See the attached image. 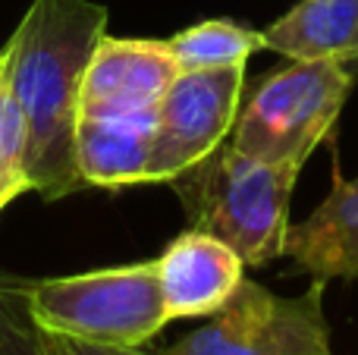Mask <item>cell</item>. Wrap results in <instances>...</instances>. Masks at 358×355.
<instances>
[{"label":"cell","mask_w":358,"mask_h":355,"mask_svg":"<svg viewBox=\"0 0 358 355\" xmlns=\"http://www.w3.org/2000/svg\"><path fill=\"white\" fill-rule=\"evenodd\" d=\"M107 35V6L92 0H31L3 57V85L22 110L31 192L48 201L85 189L76 167V123L85 69Z\"/></svg>","instance_id":"cell-1"},{"label":"cell","mask_w":358,"mask_h":355,"mask_svg":"<svg viewBox=\"0 0 358 355\" xmlns=\"http://www.w3.org/2000/svg\"><path fill=\"white\" fill-rule=\"evenodd\" d=\"M299 170L242 154L229 142L167 182L192 230L223 239L245 268L283 258Z\"/></svg>","instance_id":"cell-2"},{"label":"cell","mask_w":358,"mask_h":355,"mask_svg":"<svg viewBox=\"0 0 358 355\" xmlns=\"http://www.w3.org/2000/svg\"><path fill=\"white\" fill-rule=\"evenodd\" d=\"M352 85L349 63L283 60L239 101L227 142L248 157L302 170L334 132Z\"/></svg>","instance_id":"cell-3"},{"label":"cell","mask_w":358,"mask_h":355,"mask_svg":"<svg viewBox=\"0 0 358 355\" xmlns=\"http://www.w3.org/2000/svg\"><path fill=\"white\" fill-rule=\"evenodd\" d=\"M29 308L44 333L101 346H145L170 324L155 258L31 280Z\"/></svg>","instance_id":"cell-4"},{"label":"cell","mask_w":358,"mask_h":355,"mask_svg":"<svg viewBox=\"0 0 358 355\" xmlns=\"http://www.w3.org/2000/svg\"><path fill=\"white\" fill-rule=\"evenodd\" d=\"M324 293V280L299 296H277L242 280L201 327L157 355H334Z\"/></svg>","instance_id":"cell-5"},{"label":"cell","mask_w":358,"mask_h":355,"mask_svg":"<svg viewBox=\"0 0 358 355\" xmlns=\"http://www.w3.org/2000/svg\"><path fill=\"white\" fill-rule=\"evenodd\" d=\"M245 92V66L179 73L155 110L148 182L167 186L229 138Z\"/></svg>","instance_id":"cell-6"},{"label":"cell","mask_w":358,"mask_h":355,"mask_svg":"<svg viewBox=\"0 0 358 355\" xmlns=\"http://www.w3.org/2000/svg\"><path fill=\"white\" fill-rule=\"evenodd\" d=\"M179 75L167 41L104 35L85 69L79 117H136L155 113Z\"/></svg>","instance_id":"cell-7"},{"label":"cell","mask_w":358,"mask_h":355,"mask_svg":"<svg viewBox=\"0 0 358 355\" xmlns=\"http://www.w3.org/2000/svg\"><path fill=\"white\" fill-rule=\"evenodd\" d=\"M170 321L208 318L245 280V261L223 239L201 230L179 233L155 258Z\"/></svg>","instance_id":"cell-8"},{"label":"cell","mask_w":358,"mask_h":355,"mask_svg":"<svg viewBox=\"0 0 358 355\" xmlns=\"http://www.w3.org/2000/svg\"><path fill=\"white\" fill-rule=\"evenodd\" d=\"M283 255L311 280H358V176L336 180L311 217L289 224Z\"/></svg>","instance_id":"cell-9"},{"label":"cell","mask_w":358,"mask_h":355,"mask_svg":"<svg viewBox=\"0 0 358 355\" xmlns=\"http://www.w3.org/2000/svg\"><path fill=\"white\" fill-rule=\"evenodd\" d=\"M155 113L136 117H79L76 167L85 186L123 189L148 182Z\"/></svg>","instance_id":"cell-10"},{"label":"cell","mask_w":358,"mask_h":355,"mask_svg":"<svg viewBox=\"0 0 358 355\" xmlns=\"http://www.w3.org/2000/svg\"><path fill=\"white\" fill-rule=\"evenodd\" d=\"M264 50L283 60L358 63V0H302L261 29Z\"/></svg>","instance_id":"cell-11"},{"label":"cell","mask_w":358,"mask_h":355,"mask_svg":"<svg viewBox=\"0 0 358 355\" xmlns=\"http://www.w3.org/2000/svg\"><path fill=\"white\" fill-rule=\"evenodd\" d=\"M167 48L179 73L245 66L248 57L264 50V35L236 19H204V22L185 25L173 38H167Z\"/></svg>","instance_id":"cell-12"},{"label":"cell","mask_w":358,"mask_h":355,"mask_svg":"<svg viewBox=\"0 0 358 355\" xmlns=\"http://www.w3.org/2000/svg\"><path fill=\"white\" fill-rule=\"evenodd\" d=\"M31 280L0 268V355H41V331L29 308Z\"/></svg>","instance_id":"cell-13"},{"label":"cell","mask_w":358,"mask_h":355,"mask_svg":"<svg viewBox=\"0 0 358 355\" xmlns=\"http://www.w3.org/2000/svg\"><path fill=\"white\" fill-rule=\"evenodd\" d=\"M25 148H29V132H25L22 110L0 79V211L13 205L22 192H31Z\"/></svg>","instance_id":"cell-14"},{"label":"cell","mask_w":358,"mask_h":355,"mask_svg":"<svg viewBox=\"0 0 358 355\" xmlns=\"http://www.w3.org/2000/svg\"><path fill=\"white\" fill-rule=\"evenodd\" d=\"M41 349L44 355H157V352H145L142 346H101V343H85V340L44 333V331H41Z\"/></svg>","instance_id":"cell-15"},{"label":"cell","mask_w":358,"mask_h":355,"mask_svg":"<svg viewBox=\"0 0 358 355\" xmlns=\"http://www.w3.org/2000/svg\"><path fill=\"white\" fill-rule=\"evenodd\" d=\"M0 79H3V57H0Z\"/></svg>","instance_id":"cell-16"},{"label":"cell","mask_w":358,"mask_h":355,"mask_svg":"<svg viewBox=\"0 0 358 355\" xmlns=\"http://www.w3.org/2000/svg\"><path fill=\"white\" fill-rule=\"evenodd\" d=\"M41 355H44V349H41Z\"/></svg>","instance_id":"cell-17"}]
</instances>
